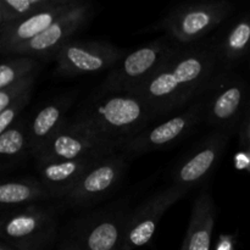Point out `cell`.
I'll list each match as a JSON object with an SVG mask.
<instances>
[{"label":"cell","mask_w":250,"mask_h":250,"mask_svg":"<svg viewBox=\"0 0 250 250\" xmlns=\"http://www.w3.org/2000/svg\"><path fill=\"white\" fill-rule=\"evenodd\" d=\"M233 11L226 0H210L181 4L171 10L156 26L182 46L194 45Z\"/></svg>","instance_id":"cell-4"},{"label":"cell","mask_w":250,"mask_h":250,"mask_svg":"<svg viewBox=\"0 0 250 250\" xmlns=\"http://www.w3.org/2000/svg\"><path fill=\"white\" fill-rule=\"evenodd\" d=\"M62 0H1L0 27L7 26L34 14L51 9Z\"/></svg>","instance_id":"cell-22"},{"label":"cell","mask_w":250,"mask_h":250,"mask_svg":"<svg viewBox=\"0 0 250 250\" xmlns=\"http://www.w3.org/2000/svg\"><path fill=\"white\" fill-rule=\"evenodd\" d=\"M126 54L109 42L72 39L54 56V73L58 77H77L111 70Z\"/></svg>","instance_id":"cell-9"},{"label":"cell","mask_w":250,"mask_h":250,"mask_svg":"<svg viewBox=\"0 0 250 250\" xmlns=\"http://www.w3.org/2000/svg\"><path fill=\"white\" fill-rule=\"evenodd\" d=\"M0 250H15V249L12 248L11 246H9V244H6V243H4V242H2L1 246H0Z\"/></svg>","instance_id":"cell-29"},{"label":"cell","mask_w":250,"mask_h":250,"mask_svg":"<svg viewBox=\"0 0 250 250\" xmlns=\"http://www.w3.org/2000/svg\"><path fill=\"white\" fill-rule=\"evenodd\" d=\"M38 71H41V63L36 58L27 55L9 56L0 65V89Z\"/></svg>","instance_id":"cell-23"},{"label":"cell","mask_w":250,"mask_h":250,"mask_svg":"<svg viewBox=\"0 0 250 250\" xmlns=\"http://www.w3.org/2000/svg\"><path fill=\"white\" fill-rule=\"evenodd\" d=\"M221 63L231 66L250 51V14L237 20L217 45Z\"/></svg>","instance_id":"cell-20"},{"label":"cell","mask_w":250,"mask_h":250,"mask_svg":"<svg viewBox=\"0 0 250 250\" xmlns=\"http://www.w3.org/2000/svg\"><path fill=\"white\" fill-rule=\"evenodd\" d=\"M56 233L55 211L37 205L9 212L0 222L2 242L15 250H43L55 239Z\"/></svg>","instance_id":"cell-5"},{"label":"cell","mask_w":250,"mask_h":250,"mask_svg":"<svg viewBox=\"0 0 250 250\" xmlns=\"http://www.w3.org/2000/svg\"><path fill=\"white\" fill-rule=\"evenodd\" d=\"M215 203L208 190H203L192 208L189 226L181 250H210L215 225Z\"/></svg>","instance_id":"cell-18"},{"label":"cell","mask_w":250,"mask_h":250,"mask_svg":"<svg viewBox=\"0 0 250 250\" xmlns=\"http://www.w3.org/2000/svg\"><path fill=\"white\" fill-rule=\"evenodd\" d=\"M32 92L27 93L23 97L19 98L15 102H12L5 110L0 111V133L6 131L7 128L15 125L17 122V119L20 117L21 112L23 111L24 107L31 102Z\"/></svg>","instance_id":"cell-25"},{"label":"cell","mask_w":250,"mask_h":250,"mask_svg":"<svg viewBox=\"0 0 250 250\" xmlns=\"http://www.w3.org/2000/svg\"><path fill=\"white\" fill-rule=\"evenodd\" d=\"M60 250H80V249H78L77 247L72 243V242L68 241L67 239V241L62 244V247H61Z\"/></svg>","instance_id":"cell-28"},{"label":"cell","mask_w":250,"mask_h":250,"mask_svg":"<svg viewBox=\"0 0 250 250\" xmlns=\"http://www.w3.org/2000/svg\"><path fill=\"white\" fill-rule=\"evenodd\" d=\"M53 198L48 188L37 178H21L0 185V203L4 207L27 205Z\"/></svg>","instance_id":"cell-19"},{"label":"cell","mask_w":250,"mask_h":250,"mask_svg":"<svg viewBox=\"0 0 250 250\" xmlns=\"http://www.w3.org/2000/svg\"><path fill=\"white\" fill-rule=\"evenodd\" d=\"M129 211L122 202L75 220L67 239L80 250H120Z\"/></svg>","instance_id":"cell-7"},{"label":"cell","mask_w":250,"mask_h":250,"mask_svg":"<svg viewBox=\"0 0 250 250\" xmlns=\"http://www.w3.org/2000/svg\"><path fill=\"white\" fill-rule=\"evenodd\" d=\"M239 141L243 146H250V111L246 115L239 128Z\"/></svg>","instance_id":"cell-26"},{"label":"cell","mask_w":250,"mask_h":250,"mask_svg":"<svg viewBox=\"0 0 250 250\" xmlns=\"http://www.w3.org/2000/svg\"><path fill=\"white\" fill-rule=\"evenodd\" d=\"M128 156L114 151L97 161L63 199L72 207H89L114 193L128 168Z\"/></svg>","instance_id":"cell-10"},{"label":"cell","mask_w":250,"mask_h":250,"mask_svg":"<svg viewBox=\"0 0 250 250\" xmlns=\"http://www.w3.org/2000/svg\"><path fill=\"white\" fill-rule=\"evenodd\" d=\"M76 99V93L61 95L45 103L27 125L31 156L36 158L51 137L66 124V114Z\"/></svg>","instance_id":"cell-16"},{"label":"cell","mask_w":250,"mask_h":250,"mask_svg":"<svg viewBox=\"0 0 250 250\" xmlns=\"http://www.w3.org/2000/svg\"><path fill=\"white\" fill-rule=\"evenodd\" d=\"M214 93L207 102L208 122L219 129H232L246 100V85L242 81L221 77L215 83Z\"/></svg>","instance_id":"cell-15"},{"label":"cell","mask_w":250,"mask_h":250,"mask_svg":"<svg viewBox=\"0 0 250 250\" xmlns=\"http://www.w3.org/2000/svg\"><path fill=\"white\" fill-rule=\"evenodd\" d=\"M232 129H216L198 143L172 171V181L181 187L202 185L212 173L226 150Z\"/></svg>","instance_id":"cell-13"},{"label":"cell","mask_w":250,"mask_h":250,"mask_svg":"<svg viewBox=\"0 0 250 250\" xmlns=\"http://www.w3.org/2000/svg\"><path fill=\"white\" fill-rule=\"evenodd\" d=\"M216 250H234L233 238L229 236H222L221 238H220L219 244H217Z\"/></svg>","instance_id":"cell-27"},{"label":"cell","mask_w":250,"mask_h":250,"mask_svg":"<svg viewBox=\"0 0 250 250\" xmlns=\"http://www.w3.org/2000/svg\"><path fill=\"white\" fill-rule=\"evenodd\" d=\"M0 155L4 161H19L31 156L28 131L24 121H17L0 133Z\"/></svg>","instance_id":"cell-21"},{"label":"cell","mask_w":250,"mask_h":250,"mask_svg":"<svg viewBox=\"0 0 250 250\" xmlns=\"http://www.w3.org/2000/svg\"><path fill=\"white\" fill-rule=\"evenodd\" d=\"M38 72H34L32 75L27 76V77L22 78V80L17 81V82L12 83L9 87L2 88L0 89V111L6 109L12 102H15L19 98L23 97L27 93L32 92L33 89V84L36 82V78L38 76Z\"/></svg>","instance_id":"cell-24"},{"label":"cell","mask_w":250,"mask_h":250,"mask_svg":"<svg viewBox=\"0 0 250 250\" xmlns=\"http://www.w3.org/2000/svg\"><path fill=\"white\" fill-rule=\"evenodd\" d=\"M93 14L94 10L92 4L81 1L70 11L59 17L38 37L12 49L9 55H27L36 59L55 56V54L65 44L72 41L73 36L90 21Z\"/></svg>","instance_id":"cell-12"},{"label":"cell","mask_w":250,"mask_h":250,"mask_svg":"<svg viewBox=\"0 0 250 250\" xmlns=\"http://www.w3.org/2000/svg\"><path fill=\"white\" fill-rule=\"evenodd\" d=\"M182 48L176 42L160 38L126 54L103 81L100 94L132 93L153 77Z\"/></svg>","instance_id":"cell-3"},{"label":"cell","mask_w":250,"mask_h":250,"mask_svg":"<svg viewBox=\"0 0 250 250\" xmlns=\"http://www.w3.org/2000/svg\"><path fill=\"white\" fill-rule=\"evenodd\" d=\"M103 156L53 161V163H39L37 164L39 180L48 188L53 198H65L67 193L75 187L76 183L81 180V177Z\"/></svg>","instance_id":"cell-17"},{"label":"cell","mask_w":250,"mask_h":250,"mask_svg":"<svg viewBox=\"0 0 250 250\" xmlns=\"http://www.w3.org/2000/svg\"><path fill=\"white\" fill-rule=\"evenodd\" d=\"M120 143L83 125L67 121L36 156L37 164L103 156L119 151Z\"/></svg>","instance_id":"cell-8"},{"label":"cell","mask_w":250,"mask_h":250,"mask_svg":"<svg viewBox=\"0 0 250 250\" xmlns=\"http://www.w3.org/2000/svg\"><path fill=\"white\" fill-rule=\"evenodd\" d=\"M208 99H200L177 112L172 117L153 127H148L137 136L124 141L119 146V151L128 158L155 150L168 149L187 138L199 125L205 115Z\"/></svg>","instance_id":"cell-6"},{"label":"cell","mask_w":250,"mask_h":250,"mask_svg":"<svg viewBox=\"0 0 250 250\" xmlns=\"http://www.w3.org/2000/svg\"><path fill=\"white\" fill-rule=\"evenodd\" d=\"M80 2L81 0H62L60 4L51 9L44 10L7 26L0 27V49L2 55H9L12 49L38 37L59 17L70 11Z\"/></svg>","instance_id":"cell-14"},{"label":"cell","mask_w":250,"mask_h":250,"mask_svg":"<svg viewBox=\"0 0 250 250\" xmlns=\"http://www.w3.org/2000/svg\"><path fill=\"white\" fill-rule=\"evenodd\" d=\"M220 63L217 45L183 46L132 94L144 100L155 117L170 114L214 87Z\"/></svg>","instance_id":"cell-1"},{"label":"cell","mask_w":250,"mask_h":250,"mask_svg":"<svg viewBox=\"0 0 250 250\" xmlns=\"http://www.w3.org/2000/svg\"><path fill=\"white\" fill-rule=\"evenodd\" d=\"M188 192V188L172 183L151 195L138 208L131 210L120 250H134L146 246L153 238L163 215Z\"/></svg>","instance_id":"cell-11"},{"label":"cell","mask_w":250,"mask_h":250,"mask_svg":"<svg viewBox=\"0 0 250 250\" xmlns=\"http://www.w3.org/2000/svg\"><path fill=\"white\" fill-rule=\"evenodd\" d=\"M154 119V112L138 95L117 93L92 98L72 121L121 144L148 128Z\"/></svg>","instance_id":"cell-2"}]
</instances>
